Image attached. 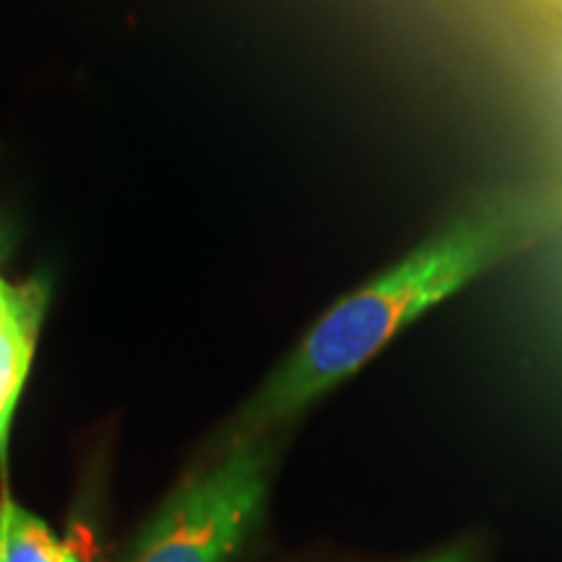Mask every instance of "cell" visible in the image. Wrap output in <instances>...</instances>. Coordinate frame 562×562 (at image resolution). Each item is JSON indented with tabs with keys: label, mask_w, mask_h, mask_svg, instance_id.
Here are the masks:
<instances>
[{
	"label": "cell",
	"mask_w": 562,
	"mask_h": 562,
	"mask_svg": "<svg viewBox=\"0 0 562 562\" xmlns=\"http://www.w3.org/2000/svg\"><path fill=\"white\" fill-rule=\"evenodd\" d=\"M552 216L547 203L529 195H497L463 211L315 323L243 409L240 438L318 402L427 311L539 240Z\"/></svg>",
	"instance_id": "cell-1"
},
{
	"label": "cell",
	"mask_w": 562,
	"mask_h": 562,
	"mask_svg": "<svg viewBox=\"0 0 562 562\" xmlns=\"http://www.w3.org/2000/svg\"><path fill=\"white\" fill-rule=\"evenodd\" d=\"M273 451L261 435L237 446L167 501L138 542L136 562H229L261 516Z\"/></svg>",
	"instance_id": "cell-2"
},
{
	"label": "cell",
	"mask_w": 562,
	"mask_h": 562,
	"mask_svg": "<svg viewBox=\"0 0 562 562\" xmlns=\"http://www.w3.org/2000/svg\"><path fill=\"white\" fill-rule=\"evenodd\" d=\"M50 286L32 279L9 284L0 277V461L9 453V430L21 389L30 375Z\"/></svg>",
	"instance_id": "cell-3"
},
{
	"label": "cell",
	"mask_w": 562,
	"mask_h": 562,
	"mask_svg": "<svg viewBox=\"0 0 562 562\" xmlns=\"http://www.w3.org/2000/svg\"><path fill=\"white\" fill-rule=\"evenodd\" d=\"M0 562H79L50 526L21 508L9 495L0 497Z\"/></svg>",
	"instance_id": "cell-4"
},
{
	"label": "cell",
	"mask_w": 562,
	"mask_h": 562,
	"mask_svg": "<svg viewBox=\"0 0 562 562\" xmlns=\"http://www.w3.org/2000/svg\"><path fill=\"white\" fill-rule=\"evenodd\" d=\"M425 562H467V558H463V552L453 550V552H446V554H440V558H432V560H425Z\"/></svg>",
	"instance_id": "cell-5"
}]
</instances>
